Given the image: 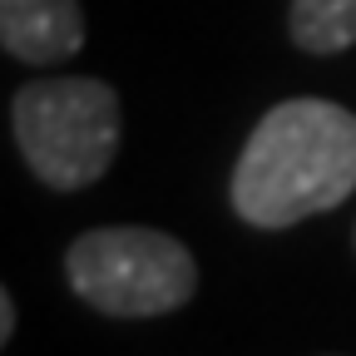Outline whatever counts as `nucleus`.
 I'll return each instance as SVG.
<instances>
[{
  "label": "nucleus",
  "mask_w": 356,
  "mask_h": 356,
  "mask_svg": "<svg viewBox=\"0 0 356 356\" xmlns=\"http://www.w3.org/2000/svg\"><path fill=\"white\" fill-rule=\"evenodd\" d=\"M356 188V114L332 99H287L267 114L233 168V208L252 228L346 203Z\"/></svg>",
  "instance_id": "nucleus-1"
},
{
  "label": "nucleus",
  "mask_w": 356,
  "mask_h": 356,
  "mask_svg": "<svg viewBox=\"0 0 356 356\" xmlns=\"http://www.w3.org/2000/svg\"><path fill=\"white\" fill-rule=\"evenodd\" d=\"M15 139L35 178L50 188H84L119 149V95L104 79H40L15 104Z\"/></svg>",
  "instance_id": "nucleus-2"
},
{
  "label": "nucleus",
  "mask_w": 356,
  "mask_h": 356,
  "mask_svg": "<svg viewBox=\"0 0 356 356\" xmlns=\"http://www.w3.org/2000/svg\"><path fill=\"white\" fill-rule=\"evenodd\" d=\"M70 287L109 317H159L184 307L198 267L184 243L154 228H95L65 257Z\"/></svg>",
  "instance_id": "nucleus-3"
},
{
  "label": "nucleus",
  "mask_w": 356,
  "mask_h": 356,
  "mask_svg": "<svg viewBox=\"0 0 356 356\" xmlns=\"http://www.w3.org/2000/svg\"><path fill=\"white\" fill-rule=\"evenodd\" d=\"M0 44L30 65L65 60L84 44V10L74 0H0Z\"/></svg>",
  "instance_id": "nucleus-4"
},
{
  "label": "nucleus",
  "mask_w": 356,
  "mask_h": 356,
  "mask_svg": "<svg viewBox=\"0 0 356 356\" xmlns=\"http://www.w3.org/2000/svg\"><path fill=\"white\" fill-rule=\"evenodd\" d=\"M292 40L312 55L356 44V0H292Z\"/></svg>",
  "instance_id": "nucleus-5"
},
{
  "label": "nucleus",
  "mask_w": 356,
  "mask_h": 356,
  "mask_svg": "<svg viewBox=\"0 0 356 356\" xmlns=\"http://www.w3.org/2000/svg\"><path fill=\"white\" fill-rule=\"evenodd\" d=\"M15 337V302L10 292H0V341H10Z\"/></svg>",
  "instance_id": "nucleus-6"
}]
</instances>
